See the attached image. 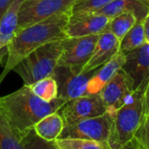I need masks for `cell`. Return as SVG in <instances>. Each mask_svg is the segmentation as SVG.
I'll return each instance as SVG.
<instances>
[{
    "label": "cell",
    "mask_w": 149,
    "mask_h": 149,
    "mask_svg": "<svg viewBox=\"0 0 149 149\" xmlns=\"http://www.w3.org/2000/svg\"><path fill=\"white\" fill-rule=\"evenodd\" d=\"M14 0H0V20Z\"/></svg>",
    "instance_id": "cell-26"
},
{
    "label": "cell",
    "mask_w": 149,
    "mask_h": 149,
    "mask_svg": "<svg viewBox=\"0 0 149 149\" xmlns=\"http://www.w3.org/2000/svg\"><path fill=\"white\" fill-rule=\"evenodd\" d=\"M133 79L120 68L99 93L107 112L114 114L129 99L134 91Z\"/></svg>",
    "instance_id": "cell-10"
},
{
    "label": "cell",
    "mask_w": 149,
    "mask_h": 149,
    "mask_svg": "<svg viewBox=\"0 0 149 149\" xmlns=\"http://www.w3.org/2000/svg\"><path fill=\"white\" fill-rule=\"evenodd\" d=\"M62 41L55 40L38 47L12 68L23 79L24 85L30 86L52 75L62 52Z\"/></svg>",
    "instance_id": "cell-4"
},
{
    "label": "cell",
    "mask_w": 149,
    "mask_h": 149,
    "mask_svg": "<svg viewBox=\"0 0 149 149\" xmlns=\"http://www.w3.org/2000/svg\"><path fill=\"white\" fill-rule=\"evenodd\" d=\"M134 136L140 141L142 148L149 149V116L143 120Z\"/></svg>",
    "instance_id": "cell-24"
},
{
    "label": "cell",
    "mask_w": 149,
    "mask_h": 149,
    "mask_svg": "<svg viewBox=\"0 0 149 149\" xmlns=\"http://www.w3.org/2000/svg\"><path fill=\"white\" fill-rule=\"evenodd\" d=\"M111 18L101 14L70 16L65 29L66 37H82L101 34L107 31Z\"/></svg>",
    "instance_id": "cell-11"
},
{
    "label": "cell",
    "mask_w": 149,
    "mask_h": 149,
    "mask_svg": "<svg viewBox=\"0 0 149 149\" xmlns=\"http://www.w3.org/2000/svg\"><path fill=\"white\" fill-rule=\"evenodd\" d=\"M149 116V79L144 91V115L143 120Z\"/></svg>",
    "instance_id": "cell-25"
},
{
    "label": "cell",
    "mask_w": 149,
    "mask_h": 149,
    "mask_svg": "<svg viewBox=\"0 0 149 149\" xmlns=\"http://www.w3.org/2000/svg\"><path fill=\"white\" fill-rule=\"evenodd\" d=\"M113 0H76L71 9V16H81L96 12Z\"/></svg>",
    "instance_id": "cell-23"
},
{
    "label": "cell",
    "mask_w": 149,
    "mask_h": 149,
    "mask_svg": "<svg viewBox=\"0 0 149 149\" xmlns=\"http://www.w3.org/2000/svg\"><path fill=\"white\" fill-rule=\"evenodd\" d=\"M14 37L11 36H4L3 34L0 33V50L5 46H7L12 40Z\"/></svg>",
    "instance_id": "cell-27"
},
{
    "label": "cell",
    "mask_w": 149,
    "mask_h": 149,
    "mask_svg": "<svg viewBox=\"0 0 149 149\" xmlns=\"http://www.w3.org/2000/svg\"><path fill=\"white\" fill-rule=\"evenodd\" d=\"M143 26H144L145 37H146V43L149 44V12L143 20Z\"/></svg>",
    "instance_id": "cell-28"
},
{
    "label": "cell",
    "mask_w": 149,
    "mask_h": 149,
    "mask_svg": "<svg viewBox=\"0 0 149 149\" xmlns=\"http://www.w3.org/2000/svg\"><path fill=\"white\" fill-rule=\"evenodd\" d=\"M126 60L125 53L118 52L109 61L98 68L88 81L87 94L99 93L103 86L118 72Z\"/></svg>",
    "instance_id": "cell-14"
},
{
    "label": "cell",
    "mask_w": 149,
    "mask_h": 149,
    "mask_svg": "<svg viewBox=\"0 0 149 149\" xmlns=\"http://www.w3.org/2000/svg\"><path fill=\"white\" fill-rule=\"evenodd\" d=\"M24 0H14L0 20V33L14 37L17 28L18 13Z\"/></svg>",
    "instance_id": "cell-19"
},
{
    "label": "cell",
    "mask_w": 149,
    "mask_h": 149,
    "mask_svg": "<svg viewBox=\"0 0 149 149\" xmlns=\"http://www.w3.org/2000/svg\"><path fill=\"white\" fill-rule=\"evenodd\" d=\"M107 108L100 93L86 94L71 100L58 110L65 126L104 114Z\"/></svg>",
    "instance_id": "cell-8"
},
{
    "label": "cell",
    "mask_w": 149,
    "mask_h": 149,
    "mask_svg": "<svg viewBox=\"0 0 149 149\" xmlns=\"http://www.w3.org/2000/svg\"><path fill=\"white\" fill-rule=\"evenodd\" d=\"M75 1L76 0H24L19 10L17 31L52 16L71 13V9Z\"/></svg>",
    "instance_id": "cell-5"
},
{
    "label": "cell",
    "mask_w": 149,
    "mask_h": 149,
    "mask_svg": "<svg viewBox=\"0 0 149 149\" xmlns=\"http://www.w3.org/2000/svg\"><path fill=\"white\" fill-rule=\"evenodd\" d=\"M125 12H132L137 20H144L149 12V0H113L94 13L112 18Z\"/></svg>",
    "instance_id": "cell-16"
},
{
    "label": "cell",
    "mask_w": 149,
    "mask_h": 149,
    "mask_svg": "<svg viewBox=\"0 0 149 149\" xmlns=\"http://www.w3.org/2000/svg\"><path fill=\"white\" fill-rule=\"evenodd\" d=\"M70 16L71 13L55 15L17 31L7 45L8 56L4 70L0 76V83L7 73L30 52L46 43L67 38L65 29Z\"/></svg>",
    "instance_id": "cell-1"
},
{
    "label": "cell",
    "mask_w": 149,
    "mask_h": 149,
    "mask_svg": "<svg viewBox=\"0 0 149 149\" xmlns=\"http://www.w3.org/2000/svg\"><path fill=\"white\" fill-rule=\"evenodd\" d=\"M54 148L58 149H107L106 143L79 138H58L53 141ZM109 149V148H108Z\"/></svg>",
    "instance_id": "cell-22"
},
{
    "label": "cell",
    "mask_w": 149,
    "mask_h": 149,
    "mask_svg": "<svg viewBox=\"0 0 149 149\" xmlns=\"http://www.w3.org/2000/svg\"><path fill=\"white\" fill-rule=\"evenodd\" d=\"M65 102L60 98L49 102L45 101L36 96L26 85L8 95L0 97V107L3 113L12 127L23 134L32 131L38 120L58 111Z\"/></svg>",
    "instance_id": "cell-2"
},
{
    "label": "cell",
    "mask_w": 149,
    "mask_h": 149,
    "mask_svg": "<svg viewBox=\"0 0 149 149\" xmlns=\"http://www.w3.org/2000/svg\"><path fill=\"white\" fill-rule=\"evenodd\" d=\"M33 130L28 134H23L16 130L0 107V148H30Z\"/></svg>",
    "instance_id": "cell-15"
},
{
    "label": "cell",
    "mask_w": 149,
    "mask_h": 149,
    "mask_svg": "<svg viewBox=\"0 0 149 149\" xmlns=\"http://www.w3.org/2000/svg\"><path fill=\"white\" fill-rule=\"evenodd\" d=\"M83 66L80 65H57L52 76L57 81L58 87V97L66 102L87 94V85L93 70L82 72Z\"/></svg>",
    "instance_id": "cell-6"
},
{
    "label": "cell",
    "mask_w": 149,
    "mask_h": 149,
    "mask_svg": "<svg viewBox=\"0 0 149 149\" xmlns=\"http://www.w3.org/2000/svg\"><path fill=\"white\" fill-rule=\"evenodd\" d=\"M125 56L126 60L121 69L133 79L136 89L149 79V44H143Z\"/></svg>",
    "instance_id": "cell-12"
},
{
    "label": "cell",
    "mask_w": 149,
    "mask_h": 149,
    "mask_svg": "<svg viewBox=\"0 0 149 149\" xmlns=\"http://www.w3.org/2000/svg\"><path fill=\"white\" fill-rule=\"evenodd\" d=\"M29 86L36 96L45 101L49 102L58 98V84L52 75L38 80Z\"/></svg>",
    "instance_id": "cell-20"
},
{
    "label": "cell",
    "mask_w": 149,
    "mask_h": 149,
    "mask_svg": "<svg viewBox=\"0 0 149 149\" xmlns=\"http://www.w3.org/2000/svg\"><path fill=\"white\" fill-rule=\"evenodd\" d=\"M113 121V114H104L65 126L59 138H79L107 144ZM108 145V144H107Z\"/></svg>",
    "instance_id": "cell-7"
},
{
    "label": "cell",
    "mask_w": 149,
    "mask_h": 149,
    "mask_svg": "<svg viewBox=\"0 0 149 149\" xmlns=\"http://www.w3.org/2000/svg\"><path fill=\"white\" fill-rule=\"evenodd\" d=\"M148 82L136 88L127 102L113 114L107 141L109 149H122L136 134L143 122L144 91Z\"/></svg>",
    "instance_id": "cell-3"
},
{
    "label": "cell",
    "mask_w": 149,
    "mask_h": 149,
    "mask_svg": "<svg viewBox=\"0 0 149 149\" xmlns=\"http://www.w3.org/2000/svg\"><path fill=\"white\" fill-rule=\"evenodd\" d=\"M120 51V40L111 31H106L100 35L94 51L82 67V72L96 70L109 61Z\"/></svg>",
    "instance_id": "cell-13"
},
{
    "label": "cell",
    "mask_w": 149,
    "mask_h": 149,
    "mask_svg": "<svg viewBox=\"0 0 149 149\" xmlns=\"http://www.w3.org/2000/svg\"><path fill=\"white\" fill-rule=\"evenodd\" d=\"M146 43L143 20H138L120 42V52L127 53Z\"/></svg>",
    "instance_id": "cell-18"
},
{
    "label": "cell",
    "mask_w": 149,
    "mask_h": 149,
    "mask_svg": "<svg viewBox=\"0 0 149 149\" xmlns=\"http://www.w3.org/2000/svg\"><path fill=\"white\" fill-rule=\"evenodd\" d=\"M100 34L67 37L62 41V52L57 65L84 66L91 58Z\"/></svg>",
    "instance_id": "cell-9"
},
{
    "label": "cell",
    "mask_w": 149,
    "mask_h": 149,
    "mask_svg": "<svg viewBox=\"0 0 149 149\" xmlns=\"http://www.w3.org/2000/svg\"><path fill=\"white\" fill-rule=\"evenodd\" d=\"M64 127V120L58 111H57L38 120L34 125L33 131L42 140L48 142H53L60 137Z\"/></svg>",
    "instance_id": "cell-17"
},
{
    "label": "cell",
    "mask_w": 149,
    "mask_h": 149,
    "mask_svg": "<svg viewBox=\"0 0 149 149\" xmlns=\"http://www.w3.org/2000/svg\"><path fill=\"white\" fill-rule=\"evenodd\" d=\"M137 21V17L134 13H121L111 18L107 27V31H111L113 35H115V37L120 42V40L128 32V31L136 24Z\"/></svg>",
    "instance_id": "cell-21"
}]
</instances>
